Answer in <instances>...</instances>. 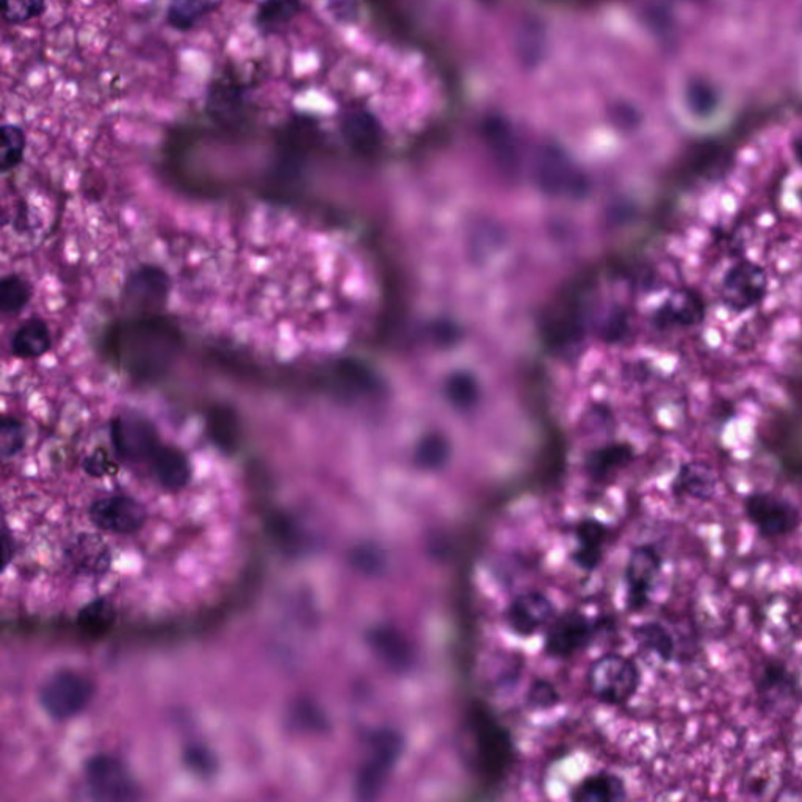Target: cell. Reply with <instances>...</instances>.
<instances>
[{
    "label": "cell",
    "mask_w": 802,
    "mask_h": 802,
    "mask_svg": "<svg viewBox=\"0 0 802 802\" xmlns=\"http://www.w3.org/2000/svg\"><path fill=\"white\" fill-rule=\"evenodd\" d=\"M591 692L608 704H623L638 690L641 674L632 660L610 654L597 660L588 674Z\"/></svg>",
    "instance_id": "6"
},
{
    "label": "cell",
    "mask_w": 802,
    "mask_h": 802,
    "mask_svg": "<svg viewBox=\"0 0 802 802\" xmlns=\"http://www.w3.org/2000/svg\"><path fill=\"white\" fill-rule=\"evenodd\" d=\"M755 697L765 715L789 716L801 702V685L789 665L766 659L754 677Z\"/></svg>",
    "instance_id": "3"
},
{
    "label": "cell",
    "mask_w": 802,
    "mask_h": 802,
    "mask_svg": "<svg viewBox=\"0 0 802 802\" xmlns=\"http://www.w3.org/2000/svg\"><path fill=\"white\" fill-rule=\"evenodd\" d=\"M215 0H170L167 22L178 32H190L214 10Z\"/></svg>",
    "instance_id": "20"
},
{
    "label": "cell",
    "mask_w": 802,
    "mask_h": 802,
    "mask_svg": "<svg viewBox=\"0 0 802 802\" xmlns=\"http://www.w3.org/2000/svg\"><path fill=\"white\" fill-rule=\"evenodd\" d=\"M720 486V478L715 469L704 462L683 463L675 475L671 491L674 497L692 498V501L707 504L715 498Z\"/></svg>",
    "instance_id": "12"
},
{
    "label": "cell",
    "mask_w": 802,
    "mask_h": 802,
    "mask_svg": "<svg viewBox=\"0 0 802 802\" xmlns=\"http://www.w3.org/2000/svg\"><path fill=\"white\" fill-rule=\"evenodd\" d=\"M686 99H689L692 110L697 113H709L715 106V95H713L712 88L702 82H693L689 87Z\"/></svg>",
    "instance_id": "29"
},
{
    "label": "cell",
    "mask_w": 802,
    "mask_h": 802,
    "mask_svg": "<svg viewBox=\"0 0 802 802\" xmlns=\"http://www.w3.org/2000/svg\"><path fill=\"white\" fill-rule=\"evenodd\" d=\"M450 456L447 440L444 437L432 435L424 437L416 450V463L425 471H437L444 467Z\"/></svg>",
    "instance_id": "26"
},
{
    "label": "cell",
    "mask_w": 802,
    "mask_h": 802,
    "mask_svg": "<svg viewBox=\"0 0 802 802\" xmlns=\"http://www.w3.org/2000/svg\"><path fill=\"white\" fill-rule=\"evenodd\" d=\"M445 390H447L448 400H450L456 408L469 409L478 398V387L475 385L472 376L467 374L453 375L452 378L448 379L447 389Z\"/></svg>",
    "instance_id": "28"
},
{
    "label": "cell",
    "mask_w": 802,
    "mask_h": 802,
    "mask_svg": "<svg viewBox=\"0 0 802 802\" xmlns=\"http://www.w3.org/2000/svg\"><path fill=\"white\" fill-rule=\"evenodd\" d=\"M572 798L582 802L621 801L625 798V789L620 778L604 773L586 779Z\"/></svg>",
    "instance_id": "21"
},
{
    "label": "cell",
    "mask_w": 802,
    "mask_h": 802,
    "mask_svg": "<svg viewBox=\"0 0 802 802\" xmlns=\"http://www.w3.org/2000/svg\"><path fill=\"white\" fill-rule=\"evenodd\" d=\"M705 306L701 295L690 290L673 295L662 309L657 320L665 326H696L704 321Z\"/></svg>",
    "instance_id": "16"
},
{
    "label": "cell",
    "mask_w": 802,
    "mask_h": 802,
    "mask_svg": "<svg viewBox=\"0 0 802 802\" xmlns=\"http://www.w3.org/2000/svg\"><path fill=\"white\" fill-rule=\"evenodd\" d=\"M483 136L494 159L506 171H512L517 165L516 137L509 122L502 117L486 118L483 125Z\"/></svg>",
    "instance_id": "15"
},
{
    "label": "cell",
    "mask_w": 802,
    "mask_h": 802,
    "mask_svg": "<svg viewBox=\"0 0 802 802\" xmlns=\"http://www.w3.org/2000/svg\"><path fill=\"white\" fill-rule=\"evenodd\" d=\"M356 564H359L360 571L367 572V574H379L385 567V556L382 551L375 547H366L359 551L356 555Z\"/></svg>",
    "instance_id": "30"
},
{
    "label": "cell",
    "mask_w": 802,
    "mask_h": 802,
    "mask_svg": "<svg viewBox=\"0 0 802 802\" xmlns=\"http://www.w3.org/2000/svg\"><path fill=\"white\" fill-rule=\"evenodd\" d=\"M633 636H635L641 648H644L648 654L655 655L663 663H670L674 659V636L665 625L655 623V621L640 624L633 631Z\"/></svg>",
    "instance_id": "19"
},
{
    "label": "cell",
    "mask_w": 802,
    "mask_h": 802,
    "mask_svg": "<svg viewBox=\"0 0 802 802\" xmlns=\"http://www.w3.org/2000/svg\"><path fill=\"white\" fill-rule=\"evenodd\" d=\"M586 638L585 621L577 615L562 617L548 633L547 651L554 655H567L577 651Z\"/></svg>",
    "instance_id": "18"
},
{
    "label": "cell",
    "mask_w": 802,
    "mask_h": 802,
    "mask_svg": "<svg viewBox=\"0 0 802 802\" xmlns=\"http://www.w3.org/2000/svg\"><path fill=\"white\" fill-rule=\"evenodd\" d=\"M0 168L2 172L17 170L26 156L27 137L24 130L17 125H3L0 129Z\"/></svg>",
    "instance_id": "23"
},
{
    "label": "cell",
    "mask_w": 802,
    "mask_h": 802,
    "mask_svg": "<svg viewBox=\"0 0 802 802\" xmlns=\"http://www.w3.org/2000/svg\"><path fill=\"white\" fill-rule=\"evenodd\" d=\"M769 276L762 265L742 260L729 268L721 283V299L732 313L743 314L754 309L765 298Z\"/></svg>",
    "instance_id": "7"
},
{
    "label": "cell",
    "mask_w": 802,
    "mask_h": 802,
    "mask_svg": "<svg viewBox=\"0 0 802 802\" xmlns=\"http://www.w3.org/2000/svg\"><path fill=\"white\" fill-rule=\"evenodd\" d=\"M91 696L93 686L86 675L65 670L53 674L41 686L40 704L53 720L65 721L83 712Z\"/></svg>",
    "instance_id": "5"
},
{
    "label": "cell",
    "mask_w": 802,
    "mask_h": 802,
    "mask_svg": "<svg viewBox=\"0 0 802 802\" xmlns=\"http://www.w3.org/2000/svg\"><path fill=\"white\" fill-rule=\"evenodd\" d=\"M32 298L30 284L19 275L3 276L0 281V309L6 316L21 313Z\"/></svg>",
    "instance_id": "24"
},
{
    "label": "cell",
    "mask_w": 802,
    "mask_h": 802,
    "mask_svg": "<svg viewBox=\"0 0 802 802\" xmlns=\"http://www.w3.org/2000/svg\"><path fill=\"white\" fill-rule=\"evenodd\" d=\"M529 701L536 707H551L558 701V694H556L554 686L548 685L547 682H538L529 692Z\"/></svg>",
    "instance_id": "31"
},
{
    "label": "cell",
    "mask_w": 802,
    "mask_h": 802,
    "mask_svg": "<svg viewBox=\"0 0 802 802\" xmlns=\"http://www.w3.org/2000/svg\"><path fill=\"white\" fill-rule=\"evenodd\" d=\"M546 49V32L536 19L524 22L517 34V53L525 67H536L544 57Z\"/></svg>",
    "instance_id": "22"
},
{
    "label": "cell",
    "mask_w": 802,
    "mask_h": 802,
    "mask_svg": "<svg viewBox=\"0 0 802 802\" xmlns=\"http://www.w3.org/2000/svg\"><path fill=\"white\" fill-rule=\"evenodd\" d=\"M744 516L763 539H782L792 536L802 525L800 506L790 498L758 491L743 502Z\"/></svg>",
    "instance_id": "2"
},
{
    "label": "cell",
    "mask_w": 802,
    "mask_h": 802,
    "mask_svg": "<svg viewBox=\"0 0 802 802\" xmlns=\"http://www.w3.org/2000/svg\"><path fill=\"white\" fill-rule=\"evenodd\" d=\"M87 781L99 800H130L136 796L132 781L120 763L110 758H96L88 763Z\"/></svg>",
    "instance_id": "10"
},
{
    "label": "cell",
    "mask_w": 802,
    "mask_h": 802,
    "mask_svg": "<svg viewBox=\"0 0 802 802\" xmlns=\"http://www.w3.org/2000/svg\"><path fill=\"white\" fill-rule=\"evenodd\" d=\"M6 24L21 26L43 17L46 0H0Z\"/></svg>",
    "instance_id": "27"
},
{
    "label": "cell",
    "mask_w": 802,
    "mask_h": 802,
    "mask_svg": "<svg viewBox=\"0 0 802 802\" xmlns=\"http://www.w3.org/2000/svg\"><path fill=\"white\" fill-rule=\"evenodd\" d=\"M535 175L539 187L556 197H583L588 188L585 172L555 145L541 146L536 152Z\"/></svg>",
    "instance_id": "4"
},
{
    "label": "cell",
    "mask_w": 802,
    "mask_h": 802,
    "mask_svg": "<svg viewBox=\"0 0 802 802\" xmlns=\"http://www.w3.org/2000/svg\"><path fill=\"white\" fill-rule=\"evenodd\" d=\"M367 643L379 660L393 673H408L416 663L413 644L400 631L390 625H378L367 635Z\"/></svg>",
    "instance_id": "9"
},
{
    "label": "cell",
    "mask_w": 802,
    "mask_h": 802,
    "mask_svg": "<svg viewBox=\"0 0 802 802\" xmlns=\"http://www.w3.org/2000/svg\"><path fill=\"white\" fill-rule=\"evenodd\" d=\"M403 752V736L394 729H379L368 739L366 754L356 778L359 800L382 794Z\"/></svg>",
    "instance_id": "1"
},
{
    "label": "cell",
    "mask_w": 802,
    "mask_h": 802,
    "mask_svg": "<svg viewBox=\"0 0 802 802\" xmlns=\"http://www.w3.org/2000/svg\"><path fill=\"white\" fill-rule=\"evenodd\" d=\"M10 345L11 353L17 358H41L52 347V337L48 324L41 318H30L13 333Z\"/></svg>",
    "instance_id": "14"
},
{
    "label": "cell",
    "mask_w": 802,
    "mask_h": 802,
    "mask_svg": "<svg viewBox=\"0 0 802 802\" xmlns=\"http://www.w3.org/2000/svg\"><path fill=\"white\" fill-rule=\"evenodd\" d=\"M340 130L345 141L360 155H370L382 145V125L370 111H348L341 120Z\"/></svg>",
    "instance_id": "13"
},
{
    "label": "cell",
    "mask_w": 802,
    "mask_h": 802,
    "mask_svg": "<svg viewBox=\"0 0 802 802\" xmlns=\"http://www.w3.org/2000/svg\"><path fill=\"white\" fill-rule=\"evenodd\" d=\"M555 610L552 602L543 594H524L517 597L506 612V623L514 633L522 636L538 633L554 620Z\"/></svg>",
    "instance_id": "11"
},
{
    "label": "cell",
    "mask_w": 802,
    "mask_h": 802,
    "mask_svg": "<svg viewBox=\"0 0 802 802\" xmlns=\"http://www.w3.org/2000/svg\"><path fill=\"white\" fill-rule=\"evenodd\" d=\"M27 443L26 424L17 417L6 416L0 427V452L3 462L17 458L24 450Z\"/></svg>",
    "instance_id": "25"
},
{
    "label": "cell",
    "mask_w": 802,
    "mask_h": 802,
    "mask_svg": "<svg viewBox=\"0 0 802 802\" xmlns=\"http://www.w3.org/2000/svg\"><path fill=\"white\" fill-rule=\"evenodd\" d=\"M662 556L654 547L640 546L633 548L625 567V585H627V604L631 610H643L648 604L662 572Z\"/></svg>",
    "instance_id": "8"
},
{
    "label": "cell",
    "mask_w": 802,
    "mask_h": 802,
    "mask_svg": "<svg viewBox=\"0 0 802 802\" xmlns=\"http://www.w3.org/2000/svg\"><path fill=\"white\" fill-rule=\"evenodd\" d=\"M303 0H263L257 7L255 24L263 34H274L301 13Z\"/></svg>",
    "instance_id": "17"
}]
</instances>
